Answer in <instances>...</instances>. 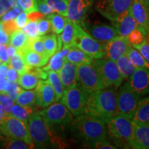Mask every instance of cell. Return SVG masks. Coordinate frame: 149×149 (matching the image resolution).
Masks as SVG:
<instances>
[{"label":"cell","instance_id":"obj_1","mask_svg":"<svg viewBox=\"0 0 149 149\" xmlns=\"http://www.w3.org/2000/svg\"><path fill=\"white\" fill-rule=\"evenodd\" d=\"M83 114L101 120L105 124L118 115L116 88L106 87L88 94Z\"/></svg>","mask_w":149,"mask_h":149},{"label":"cell","instance_id":"obj_2","mask_svg":"<svg viewBox=\"0 0 149 149\" xmlns=\"http://www.w3.org/2000/svg\"><path fill=\"white\" fill-rule=\"evenodd\" d=\"M70 124L72 135L90 147L96 141L107 138L106 124L97 119L82 114L76 117Z\"/></svg>","mask_w":149,"mask_h":149},{"label":"cell","instance_id":"obj_3","mask_svg":"<svg viewBox=\"0 0 149 149\" xmlns=\"http://www.w3.org/2000/svg\"><path fill=\"white\" fill-rule=\"evenodd\" d=\"M28 126L35 148H64V141L48 127L40 113H33L29 117Z\"/></svg>","mask_w":149,"mask_h":149},{"label":"cell","instance_id":"obj_4","mask_svg":"<svg viewBox=\"0 0 149 149\" xmlns=\"http://www.w3.org/2000/svg\"><path fill=\"white\" fill-rule=\"evenodd\" d=\"M107 133L116 143L117 146L130 148L133 131V121L128 117L118 115L107 123Z\"/></svg>","mask_w":149,"mask_h":149},{"label":"cell","instance_id":"obj_5","mask_svg":"<svg viewBox=\"0 0 149 149\" xmlns=\"http://www.w3.org/2000/svg\"><path fill=\"white\" fill-rule=\"evenodd\" d=\"M72 46L79 48L94 59L103 58L105 55V44L93 38L79 24L76 26Z\"/></svg>","mask_w":149,"mask_h":149},{"label":"cell","instance_id":"obj_6","mask_svg":"<svg viewBox=\"0 0 149 149\" xmlns=\"http://www.w3.org/2000/svg\"><path fill=\"white\" fill-rule=\"evenodd\" d=\"M141 95L131 88L128 81L126 82L117 92V104L119 115L133 119Z\"/></svg>","mask_w":149,"mask_h":149},{"label":"cell","instance_id":"obj_7","mask_svg":"<svg viewBox=\"0 0 149 149\" xmlns=\"http://www.w3.org/2000/svg\"><path fill=\"white\" fill-rule=\"evenodd\" d=\"M46 124L51 129L55 127H63L70 124L73 120V115L62 103L52 104L40 112Z\"/></svg>","mask_w":149,"mask_h":149},{"label":"cell","instance_id":"obj_8","mask_svg":"<svg viewBox=\"0 0 149 149\" xmlns=\"http://www.w3.org/2000/svg\"><path fill=\"white\" fill-rule=\"evenodd\" d=\"M77 84L88 94L107 87L93 64L77 66Z\"/></svg>","mask_w":149,"mask_h":149},{"label":"cell","instance_id":"obj_9","mask_svg":"<svg viewBox=\"0 0 149 149\" xmlns=\"http://www.w3.org/2000/svg\"><path fill=\"white\" fill-rule=\"evenodd\" d=\"M0 132L8 137L23 141L31 148H34L28 124L15 117L9 115L0 123Z\"/></svg>","mask_w":149,"mask_h":149},{"label":"cell","instance_id":"obj_10","mask_svg":"<svg viewBox=\"0 0 149 149\" xmlns=\"http://www.w3.org/2000/svg\"><path fill=\"white\" fill-rule=\"evenodd\" d=\"M107 87L117 88L122 84L124 78L121 74L115 61L102 58L93 60L92 64Z\"/></svg>","mask_w":149,"mask_h":149},{"label":"cell","instance_id":"obj_11","mask_svg":"<svg viewBox=\"0 0 149 149\" xmlns=\"http://www.w3.org/2000/svg\"><path fill=\"white\" fill-rule=\"evenodd\" d=\"M88 93L78 84L64 90L61 98L62 103L74 117L83 114Z\"/></svg>","mask_w":149,"mask_h":149},{"label":"cell","instance_id":"obj_12","mask_svg":"<svg viewBox=\"0 0 149 149\" xmlns=\"http://www.w3.org/2000/svg\"><path fill=\"white\" fill-rule=\"evenodd\" d=\"M133 0H97L95 9L110 21L113 22L129 10Z\"/></svg>","mask_w":149,"mask_h":149},{"label":"cell","instance_id":"obj_13","mask_svg":"<svg viewBox=\"0 0 149 149\" xmlns=\"http://www.w3.org/2000/svg\"><path fill=\"white\" fill-rule=\"evenodd\" d=\"M80 26L91 36L104 44H106L118 36L114 27L106 24H90L81 23Z\"/></svg>","mask_w":149,"mask_h":149},{"label":"cell","instance_id":"obj_14","mask_svg":"<svg viewBox=\"0 0 149 149\" xmlns=\"http://www.w3.org/2000/svg\"><path fill=\"white\" fill-rule=\"evenodd\" d=\"M127 37L117 36L105 44V55L103 58L116 61L127 53L131 47Z\"/></svg>","mask_w":149,"mask_h":149},{"label":"cell","instance_id":"obj_15","mask_svg":"<svg viewBox=\"0 0 149 149\" xmlns=\"http://www.w3.org/2000/svg\"><path fill=\"white\" fill-rule=\"evenodd\" d=\"M93 2V0H68L66 17L70 21L81 25Z\"/></svg>","mask_w":149,"mask_h":149},{"label":"cell","instance_id":"obj_16","mask_svg":"<svg viewBox=\"0 0 149 149\" xmlns=\"http://www.w3.org/2000/svg\"><path fill=\"white\" fill-rule=\"evenodd\" d=\"M36 102L38 107L45 109L57 102L55 91L47 80H40L35 88Z\"/></svg>","mask_w":149,"mask_h":149},{"label":"cell","instance_id":"obj_17","mask_svg":"<svg viewBox=\"0 0 149 149\" xmlns=\"http://www.w3.org/2000/svg\"><path fill=\"white\" fill-rule=\"evenodd\" d=\"M132 15L146 37L149 34V10L143 0H133L130 8Z\"/></svg>","mask_w":149,"mask_h":149},{"label":"cell","instance_id":"obj_18","mask_svg":"<svg viewBox=\"0 0 149 149\" xmlns=\"http://www.w3.org/2000/svg\"><path fill=\"white\" fill-rule=\"evenodd\" d=\"M128 83L131 88L141 96L149 93V69L137 68L129 78Z\"/></svg>","mask_w":149,"mask_h":149},{"label":"cell","instance_id":"obj_19","mask_svg":"<svg viewBox=\"0 0 149 149\" xmlns=\"http://www.w3.org/2000/svg\"><path fill=\"white\" fill-rule=\"evenodd\" d=\"M112 24L117 35L122 37H128L132 31L138 27L130 10L120 15L116 19L112 22Z\"/></svg>","mask_w":149,"mask_h":149},{"label":"cell","instance_id":"obj_20","mask_svg":"<svg viewBox=\"0 0 149 149\" xmlns=\"http://www.w3.org/2000/svg\"><path fill=\"white\" fill-rule=\"evenodd\" d=\"M130 148L149 149V125L133 122V131Z\"/></svg>","mask_w":149,"mask_h":149},{"label":"cell","instance_id":"obj_21","mask_svg":"<svg viewBox=\"0 0 149 149\" xmlns=\"http://www.w3.org/2000/svg\"><path fill=\"white\" fill-rule=\"evenodd\" d=\"M57 73L64 90L72 88L77 84V65L66 61Z\"/></svg>","mask_w":149,"mask_h":149},{"label":"cell","instance_id":"obj_22","mask_svg":"<svg viewBox=\"0 0 149 149\" xmlns=\"http://www.w3.org/2000/svg\"><path fill=\"white\" fill-rule=\"evenodd\" d=\"M18 53L22 56L26 64L32 67H42L47 64L49 58L33 51L29 48L17 50Z\"/></svg>","mask_w":149,"mask_h":149},{"label":"cell","instance_id":"obj_23","mask_svg":"<svg viewBox=\"0 0 149 149\" xmlns=\"http://www.w3.org/2000/svg\"><path fill=\"white\" fill-rule=\"evenodd\" d=\"M70 48H62L60 51L55 53L50 58L49 61L45 66L42 68L43 70L48 71V70H53L58 72L61 67L64 64L66 60V55L69 52Z\"/></svg>","mask_w":149,"mask_h":149},{"label":"cell","instance_id":"obj_24","mask_svg":"<svg viewBox=\"0 0 149 149\" xmlns=\"http://www.w3.org/2000/svg\"><path fill=\"white\" fill-rule=\"evenodd\" d=\"M66 60L77 65L92 64L94 59L75 46H72L66 55Z\"/></svg>","mask_w":149,"mask_h":149},{"label":"cell","instance_id":"obj_25","mask_svg":"<svg viewBox=\"0 0 149 149\" xmlns=\"http://www.w3.org/2000/svg\"><path fill=\"white\" fill-rule=\"evenodd\" d=\"M132 120L137 124L149 125V97L140 99Z\"/></svg>","mask_w":149,"mask_h":149},{"label":"cell","instance_id":"obj_26","mask_svg":"<svg viewBox=\"0 0 149 149\" xmlns=\"http://www.w3.org/2000/svg\"><path fill=\"white\" fill-rule=\"evenodd\" d=\"M42 40L46 54L49 58L62 48V42L60 37H57L55 34L44 35L42 36Z\"/></svg>","mask_w":149,"mask_h":149},{"label":"cell","instance_id":"obj_27","mask_svg":"<svg viewBox=\"0 0 149 149\" xmlns=\"http://www.w3.org/2000/svg\"><path fill=\"white\" fill-rule=\"evenodd\" d=\"M77 24L70 21L68 18L66 22L65 26L61 32L60 37L62 42V48H70L72 46V41L75 35Z\"/></svg>","mask_w":149,"mask_h":149},{"label":"cell","instance_id":"obj_28","mask_svg":"<svg viewBox=\"0 0 149 149\" xmlns=\"http://www.w3.org/2000/svg\"><path fill=\"white\" fill-rule=\"evenodd\" d=\"M29 41V37L22 31V29H18L9 35L8 44L17 50H20L28 48Z\"/></svg>","mask_w":149,"mask_h":149},{"label":"cell","instance_id":"obj_29","mask_svg":"<svg viewBox=\"0 0 149 149\" xmlns=\"http://www.w3.org/2000/svg\"><path fill=\"white\" fill-rule=\"evenodd\" d=\"M115 63L124 79L130 78L137 68L130 61L126 55H123L117 59L115 61Z\"/></svg>","mask_w":149,"mask_h":149},{"label":"cell","instance_id":"obj_30","mask_svg":"<svg viewBox=\"0 0 149 149\" xmlns=\"http://www.w3.org/2000/svg\"><path fill=\"white\" fill-rule=\"evenodd\" d=\"M34 113L33 107L22 106L18 104H14L11 110L10 115L18 120L28 124L29 117Z\"/></svg>","mask_w":149,"mask_h":149},{"label":"cell","instance_id":"obj_31","mask_svg":"<svg viewBox=\"0 0 149 149\" xmlns=\"http://www.w3.org/2000/svg\"><path fill=\"white\" fill-rule=\"evenodd\" d=\"M39 81L40 79L35 74L31 72H26L25 73L19 74L17 84L22 88L26 90H32L36 88Z\"/></svg>","mask_w":149,"mask_h":149},{"label":"cell","instance_id":"obj_32","mask_svg":"<svg viewBox=\"0 0 149 149\" xmlns=\"http://www.w3.org/2000/svg\"><path fill=\"white\" fill-rule=\"evenodd\" d=\"M47 73V81L53 88L56 97H57V100L59 101V100H61L64 92V86L61 83L59 74L57 72L53 71V70H48Z\"/></svg>","mask_w":149,"mask_h":149},{"label":"cell","instance_id":"obj_33","mask_svg":"<svg viewBox=\"0 0 149 149\" xmlns=\"http://www.w3.org/2000/svg\"><path fill=\"white\" fill-rule=\"evenodd\" d=\"M0 148L27 149L31 148L23 141L12 138L4 135H0Z\"/></svg>","mask_w":149,"mask_h":149},{"label":"cell","instance_id":"obj_34","mask_svg":"<svg viewBox=\"0 0 149 149\" xmlns=\"http://www.w3.org/2000/svg\"><path fill=\"white\" fill-rule=\"evenodd\" d=\"M126 55L136 68H144L149 69V63L141 55L138 50L133 46H131L128 50Z\"/></svg>","mask_w":149,"mask_h":149},{"label":"cell","instance_id":"obj_35","mask_svg":"<svg viewBox=\"0 0 149 149\" xmlns=\"http://www.w3.org/2000/svg\"><path fill=\"white\" fill-rule=\"evenodd\" d=\"M51 24V31L55 34H61L65 26L67 17L58 13H52L46 17Z\"/></svg>","mask_w":149,"mask_h":149},{"label":"cell","instance_id":"obj_36","mask_svg":"<svg viewBox=\"0 0 149 149\" xmlns=\"http://www.w3.org/2000/svg\"><path fill=\"white\" fill-rule=\"evenodd\" d=\"M36 102L35 91L22 90L16 99L17 104L26 107H33Z\"/></svg>","mask_w":149,"mask_h":149},{"label":"cell","instance_id":"obj_37","mask_svg":"<svg viewBox=\"0 0 149 149\" xmlns=\"http://www.w3.org/2000/svg\"><path fill=\"white\" fill-rule=\"evenodd\" d=\"M8 66L9 68H14L19 74L28 72L31 68V66L26 64L22 56L18 53V52L10 57Z\"/></svg>","mask_w":149,"mask_h":149},{"label":"cell","instance_id":"obj_38","mask_svg":"<svg viewBox=\"0 0 149 149\" xmlns=\"http://www.w3.org/2000/svg\"><path fill=\"white\" fill-rule=\"evenodd\" d=\"M50 6L55 13L66 17L68 0H43Z\"/></svg>","mask_w":149,"mask_h":149},{"label":"cell","instance_id":"obj_39","mask_svg":"<svg viewBox=\"0 0 149 149\" xmlns=\"http://www.w3.org/2000/svg\"><path fill=\"white\" fill-rule=\"evenodd\" d=\"M127 38L128 42L131 44V46H134L141 44L146 40V37L144 32L138 26L137 29H135L133 31H132L130 33V35L127 37Z\"/></svg>","mask_w":149,"mask_h":149},{"label":"cell","instance_id":"obj_40","mask_svg":"<svg viewBox=\"0 0 149 149\" xmlns=\"http://www.w3.org/2000/svg\"><path fill=\"white\" fill-rule=\"evenodd\" d=\"M28 48H31V50H33V51L36 52L37 53L48 57L46 54L44 42H43L42 40V36H38L36 37V38L33 39V40H30ZM48 58H49V57H48Z\"/></svg>","mask_w":149,"mask_h":149},{"label":"cell","instance_id":"obj_41","mask_svg":"<svg viewBox=\"0 0 149 149\" xmlns=\"http://www.w3.org/2000/svg\"><path fill=\"white\" fill-rule=\"evenodd\" d=\"M37 22H38L37 21H28L26 24L22 29L30 40H33L39 36L38 31H37Z\"/></svg>","mask_w":149,"mask_h":149},{"label":"cell","instance_id":"obj_42","mask_svg":"<svg viewBox=\"0 0 149 149\" xmlns=\"http://www.w3.org/2000/svg\"><path fill=\"white\" fill-rule=\"evenodd\" d=\"M39 36H44L51 31V24L47 17H43L37 22Z\"/></svg>","mask_w":149,"mask_h":149},{"label":"cell","instance_id":"obj_43","mask_svg":"<svg viewBox=\"0 0 149 149\" xmlns=\"http://www.w3.org/2000/svg\"><path fill=\"white\" fill-rule=\"evenodd\" d=\"M14 101L9 96L7 93L0 92V104H1L4 107L6 111L10 115L11 110L14 105Z\"/></svg>","mask_w":149,"mask_h":149},{"label":"cell","instance_id":"obj_44","mask_svg":"<svg viewBox=\"0 0 149 149\" xmlns=\"http://www.w3.org/2000/svg\"><path fill=\"white\" fill-rule=\"evenodd\" d=\"M24 12L26 13L37 10V0H19Z\"/></svg>","mask_w":149,"mask_h":149},{"label":"cell","instance_id":"obj_45","mask_svg":"<svg viewBox=\"0 0 149 149\" xmlns=\"http://www.w3.org/2000/svg\"><path fill=\"white\" fill-rule=\"evenodd\" d=\"M37 10L44 16H48L55 13L53 9L43 0H37Z\"/></svg>","mask_w":149,"mask_h":149},{"label":"cell","instance_id":"obj_46","mask_svg":"<svg viewBox=\"0 0 149 149\" xmlns=\"http://www.w3.org/2000/svg\"><path fill=\"white\" fill-rule=\"evenodd\" d=\"M137 50H138L141 55L144 57V59L149 63V42L146 38L144 42L139 45L133 46Z\"/></svg>","mask_w":149,"mask_h":149},{"label":"cell","instance_id":"obj_47","mask_svg":"<svg viewBox=\"0 0 149 149\" xmlns=\"http://www.w3.org/2000/svg\"><path fill=\"white\" fill-rule=\"evenodd\" d=\"M91 148L97 149H116L117 147L115 146H113L109 141L104 139L95 142L94 144H92Z\"/></svg>","mask_w":149,"mask_h":149},{"label":"cell","instance_id":"obj_48","mask_svg":"<svg viewBox=\"0 0 149 149\" xmlns=\"http://www.w3.org/2000/svg\"><path fill=\"white\" fill-rule=\"evenodd\" d=\"M21 91L22 89L20 88V86L18 84L17 82H11L10 88L8 91L7 93H8L9 96L13 100V101L15 102L18 95L19 94Z\"/></svg>","mask_w":149,"mask_h":149},{"label":"cell","instance_id":"obj_49","mask_svg":"<svg viewBox=\"0 0 149 149\" xmlns=\"http://www.w3.org/2000/svg\"><path fill=\"white\" fill-rule=\"evenodd\" d=\"M15 24L18 29H22L28 22V17L26 13L24 11V12L19 14L17 17L15 19Z\"/></svg>","mask_w":149,"mask_h":149},{"label":"cell","instance_id":"obj_50","mask_svg":"<svg viewBox=\"0 0 149 149\" xmlns=\"http://www.w3.org/2000/svg\"><path fill=\"white\" fill-rule=\"evenodd\" d=\"M2 24L3 29H4L5 31H6V33H8L9 35H10L12 33H13L15 31H16L17 29H18V28L17 26L15 24V19L3 22H2Z\"/></svg>","mask_w":149,"mask_h":149},{"label":"cell","instance_id":"obj_51","mask_svg":"<svg viewBox=\"0 0 149 149\" xmlns=\"http://www.w3.org/2000/svg\"><path fill=\"white\" fill-rule=\"evenodd\" d=\"M12 7V0H0V18Z\"/></svg>","mask_w":149,"mask_h":149},{"label":"cell","instance_id":"obj_52","mask_svg":"<svg viewBox=\"0 0 149 149\" xmlns=\"http://www.w3.org/2000/svg\"><path fill=\"white\" fill-rule=\"evenodd\" d=\"M19 76V74L14 68H9L6 73V79L8 80L10 82H17Z\"/></svg>","mask_w":149,"mask_h":149},{"label":"cell","instance_id":"obj_53","mask_svg":"<svg viewBox=\"0 0 149 149\" xmlns=\"http://www.w3.org/2000/svg\"><path fill=\"white\" fill-rule=\"evenodd\" d=\"M9 42V35L3 27L2 22H0V44L7 45Z\"/></svg>","mask_w":149,"mask_h":149},{"label":"cell","instance_id":"obj_54","mask_svg":"<svg viewBox=\"0 0 149 149\" xmlns=\"http://www.w3.org/2000/svg\"><path fill=\"white\" fill-rule=\"evenodd\" d=\"M19 13L17 11H15L14 9H11V10H9L8 11H7L6 13L3 15L1 17V22H6V21H9V20H13L15 19Z\"/></svg>","mask_w":149,"mask_h":149},{"label":"cell","instance_id":"obj_55","mask_svg":"<svg viewBox=\"0 0 149 149\" xmlns=\"http://www.w3.org/2000/svg\"><path fill=\"white\" fill-rule=\"evenodd\" d=\"M0 60L2 61V63L8 64L10 61V57H8L6 49V45L1 44H0Z\"/></svg>","mask_w":149,"mask_h":149},{"label":"cell","instance_id":"obj_56","mask_svg":"<svg viewBox=\"0 0 149 149\" xmlns=\"http://www.w3.org/2000/svg\"><path fill=\"white\" fill-rule=\"evenodd\" d=\"M27 17H28V21L38 22L39 20H40L41 19H42L44 16L41 13L39 12V11H35V12L27 13Z\"/></svg>","mask_w":149,"mask_h":149},{"label":"cell","instance_id":"obj_57","mask_svg":"<svg viewBox=\"0 0 149 149\" xmlns=\"http://www.w3.org/2000/svg\"><path fill=\"white\" fill-rule=\"evenodd\" d=\"M11 82L6 79H0V92L7 93L10 88Z\"/></svg>","mask_w":149,"mask_h":149},{"label":"cell","instance_id":"obj_58","mask_svg":"<svg viewBox=\"0 0 149 149\" xmlns=\"http://www.w3.org/2000/svg\"><path fill=\"white\" fill-rule=\"evenodd\" d=\"M8 69V64L2 63V64L0 66V79H6V73Z\"/></svg>","mask_w":149,"mask_h":149},{"label":"cell","instance_id":"obj_59","mask_svg":"<svg viewBox=\"0 0 149 149\" xmlns=\"http://www.w3.org/2000/svg\"><path fill=\"white\" fill-rule=\"evenodd\" d=\"M12 7L13 9L17 11L19 14L24 12V9L22 8L21 4H20L19 0H12Z\"/></svg>","mask_w":149,"mask_h":149},{"label":"cell","instance_id":"obj_60","mask_svg":"<svg viewBox=\"0 0 149 149\" xmlns=\"http://www.w3.org/2000/svg\"><path fill=\"white\" fill-rule=\"evenodd\" d=\"M6 49L7 54H8V57H10V58L13 55H14L15 54L17 53V49L16 48L13 47V46L10 45L9 44H7V45H6Z\"/></svg>","mask_w":149,"mask_h":149},{"label":"cell","instance_id":"obj_61","mask_svg":"<svg viewBox=\"0 0 149 149\" xmlns=\"http://www.w3.org/2000/svg\"><path fill=\"white\" fill-rule=\"evenodd\" d=\"M9 115H10L6 111L3 106L1 104H0V123L4 120Z\"/></svg>","mask_w":149,"mask_h":149},{"label":"cell","instance_id":"obj_62","mask_svg":"<svg viewBox=\"0 0 149 149\" xmlns=\"http://www.w3.org/2000/svg\"><path fill=\"white\" fill-rule=\"evenodd\" d=\"M143 1H144V3H145V4H146V7H147V8H148V10H149V0H143Z\"/></svg>","mask_w":149,"mask_h":149},{"label":"cell","instance_id":"obj_63","mask_svg":"<svg viewBox=\"0 0 149 149\" xmlns=\"http://www.w3.org/2000/svg\"><path fill=\"white\" fill-rule=\"evenodd\" d=\"M1 64H2V61H1V60H0V66H1Z\"/></svg>","mask_w":149,"mask_h":149}]
</instances>
